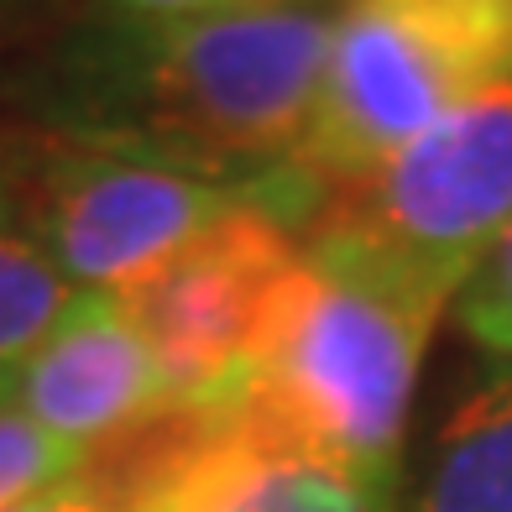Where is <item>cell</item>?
I'll use <instances>...</instances> for the list:
<instances>
[{"instance_id": "13", "label": "cell", "mask_w": 512, "mask_h": 512, "mask_svg": "<svg viewBox=\"0 0 512 512\" xmlns=\"http://www.w3.org/2000/svg\"><path fill=\"white\" fill-rule=\"evenodd\" d=\"M256 6H283V0H95L100 16H131V21L225 16V11H256Z\"/></svg>"}, {"instance_id": "15", "label": "cell", "mask_w": 512, "mask_h": 512, "mask_svg": "<svg viewBox=\"0 0 512 512\" xmlns=\"http://www.w3.org/2000/svg\"><path fill=\"white\" fill-rule=\"evenodd\" d=\"M53 6H58V0H0V37L21 42Z\"/></svg>"}, {"instance_id": "7", "label": "cell", "mask_w": 512, "mask_h": 512, "mask_svg": "<svg viewBox=\"0 0 512 512\" xmlns=\"http://www.w3.org/2000/svg\"><path fill=\"white\" fill-rule=\"evenodd\" d=\"M173 403L168 371L136 314L110 293H79L11 392L16 413L89 455L126 439Z\"/></svg>"}, {"instance_id": "10", "label": "cell", "mask_w": 512, "mask_h": 512, "mask_svg": "<svg viewBox=\"0 0 512 512\" xmlns=\"http://www.w3.org/2000/svg\"><path fill=\"white\" fill-rule=\"evenodd\" d=\"M74 298L79 288L58 272L27 220L6 136H0V408L11 403L21 371L58 330V319L74 309Z\"/></svg>"}, {"instance_id": "1", "label": "cell", "mask_w": 512, "mask_h": 512, "mask_svg": "<svg viewBox=\"0 0 512 512\" xmlns=\"http://www.w3.org/2000/svg\"><path fill=\"white\" fill-rule=\"evenodd\" d=\"M340 6L131 21L84 11L0 74L16 131L262 183L298 168Z\"/></svg>"}, {"instance_id": "4", "label": "cell", "mask_w": 512, "mask_h": 512, "mask_svg": "<svg viewBox=\"0 0 512 512\" xmlns=\"http://www.w3.org/2000/svg\"><path fill=\"white\" fill-rule=\"evenodd\" d=\"M512 68V0H345L298 168L324 189L377 173Z\"/></svg>"}, {"instance_id": "6", "label": "cell", "mask_w": 512, "mask_h": 512, "mask_svg": "<svg viewBox=\"0 0 512 512\" xmlns=\"http://www.w3.org/2000/svg\"><path fill=\"white\" fill-rule=\"evenodd\" d=\"M298 256L304 230L272 209H241L121 298L168 371L173 403L246 398Z\"/></svg>"}, {"instance_id": "11", "label": "cell", "mask_w": 512, "mask_h": 512, "mask_svg": "<svg viewBox=\"0 0 512 512\" xmlns=\"http://www.w3.org/2000/svg\"><path fill=\"white\" fill-rule=\"evenodd\" d=\"M89 460L95 455L84 445H68V439L32 424L27 413L0 408V512L79 481L89 471Z\"/></svg>"}, {"instance_id": "5", "label": "cell", "mask_w": 512, "mask_h": 512, "mask_svg": "<svg viewBox=\"0 0 512 512\" xmlns=\"http://www.w3.org/2000/svg\"><path fill=\"white\" fill-rule=\"evenodd\" d=\"M512 225V68L387 157L377 173L324 189L309 230H340L439 293L465 277Z\"/></svg>"}, {"instance_id": "8", "label": "cell", "mask_w": 512, "mask_h": 512, "mask_svg": "<svg viewBox=\"0 0 512 512\" xmlns=\"http://www.w3.org/2000/svg\"><path fill=\"white\" fill-rule=\"evenodd\" d=\"M136 512H403V476L277 445L241 398Z\"/></svg>"}, {"instance_id": "14", "label": "cell", "mask_w": 512, "mask_h": 512, "mask_svg": "<svg viewBox=\"0 0 512 512\" xmlns=\"http://www.w3.org/2000/svg\"><path fill=\"white\" fill-rule=\"evenodd\" d=\"M6 512H121V507L105 502V497L95 492V486H89V481L79 476V481L58 486V492H48V497H32V502L6 507Z\"/></svg>"}, {"instance_id": "3", "label": "cell", "mask_w": 512, "mask_h": 512, "mask_svg": "<svg viewBox=\"0 0 512 512\" xmlns=\"http://www.w3.org/2000/svg\"><path fill=\"white\" fill-rule=\"evenodd\" d=\"M6 152L37 241L79 293H136L241 209H272L293 230H309L324 204V183L304 168L246 183L147 152L68 147L27 131H11Z\"/></svg>"}, {"instance_id": "12", "label": "cell", "mask_w": 512, "mask_h": 512, "mask_svg": "<svg viewBox=\"0 0 512 512\" xmlns=\"http://www.w3.org/2000/svg\"><path fill=\"white\" fill-rule=\"evenodd\" d=\"M455 314H460V330L476 345L512 361V225L492 241L476 272L465 277V288L455 293Z\"/></svg>"}, {"instance_id": "9", "label": "cell", "mask_w": 512, "mask_h": 512, "mask_svg": "<svg viewBox=\"0 0 512 512\" xmlns=\"http://www.w3.org/2000/svg\"><path fill=\"white\" fill-rule=\"evenodd\" d=\"M408 512H512V361L481 371L439 418Z\"/></svg>"}, {"instance_id": "16", "label": "cell", "mask_w": 512, "mask_h": 512, "mask_svg": "<svg viewBox=\"0 0 512 512\" xmlns=\"http://www.w3.org/2000/svg\"><path fill=\"white\" fill-rule=\"evenodd\" d=\"M0 48H6V37H0Z\"/></svg>"}, {"instance_id": "2", "label": "cell", "mask_w": 512, "mask_h": 512, "mask_svg": "<svg viewBox=\"0 0 512 512\" xmlns=\"http://www.w3.org/2000/svg\"><path fill=\"white\" fill-rule=\"evenodd\" d=\"M455 304L340 230H304L272 340L246 392L277 445L403 476V429L434 324Z\"/></svg>"}]
</instances>
